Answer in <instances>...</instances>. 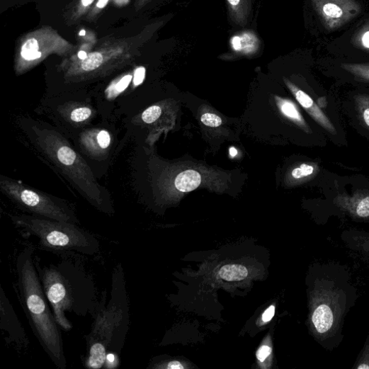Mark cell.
<instances>
[{
	"mask_svg": "<svg viewBox=\"0 0 369 369\" xmlns=\"http://www.w3.org/2000/svg\"><path fill=\"white\" fill-rule=\"evenodd\" d=\"M327 28H337L356 16L361 7L354 0H312Z\"/></svg>",
	"mask_w": 369,
	"mask_h": 369,
	"instance_id": "ba28073f",
	"label": "cell"
},
{
	"mask_svg": "<svg viewBox=\"0 0 369 369\" xmlns=\"http://www.w3.org/2000/svg\"><path fill=\"white\" fill-rule=\"evenodd\" d=\"M86 33V30H81L79 32V35H85Z\"/></svg>",
	"mask_w": 369,
	"mask_h": 369,
	"instance_id": "74e56055",
	"label": "cell"
},
{
	"mask_svg": "<svg viewBox=\"0 0 369 369\" xmlns=\"http://www.w3.org/2000/svg\"><path fill=\"white\" fill-rule=\"evenodd\" d=\"M334 203L354 220L369 221V191L357 190L351 195L339 194Z\"/></svg>",
	"mask_w": 369,
	"mask_h": 369,
	"instance_id": "9c48e42d",
	"label": "cell"
},
{
	"mask_svg": "<svg viewBox=\"0 0 369 369\" xmlns=\"http://www.w3.org/2000/svg\"><path fill=\"white\" fill-rule=\"evenodd\" d=\"M88 57L87 54L85 52L81 51L78 53L79 59L84 60Z\"/></svg>",
	"mask_w": 369,
	"mask_h": 369,
	"instance_id": "d590c367",
	"label": "cell"
},
{
	"mask_svg": "<svg viewBox=\"0 0 369 369\" xmlns=\"http://www.w3.org/2000/svg\"><path fill=\"white\" fill-rule=\"evenodd\" d=\"M200 183V175L197 171L188 170L177 176L175 185L179 191L187 193L196 189Z\"/></svg>",
	"mask_w": 369,
	"mask_h": 369,
	"instance_id": "5bb4252c",
	"label": "cell"
},
{
	"mask_svg": "<svg viewBox=\"0 0 369 369\" xmlns=\"http://www.w3.org/2000/svg\"><path fill=\"white\" fill-rule=\"evenodd\" d=\"M22 57L26 60H35L42 57V53L38 52V44L35 38H30L22 47Z\"/></svg>",
	"mask_w": 369,
	"mask_h": 369,
	"instance_id": "d6986e66",
	"label": "cell"
},
{
	"mask_svg": "<svg viewBox=\"0 0 369 369\" xmlns=\"http://www.w3.org/2000/svg\"><path fill=\"white\" fill-rule=\"evenodd\" d=\"M354 99L358 117L363 126L369 130V96L358 94Z\"/></svg>",
	"mask_w": 369,
	"mask_h": 369,
	"instance_id": "2e32d148",
	"label": "cell"
},
{
	"mask_svg": "<svg viewBox=\"0 0 369 369\" xmlns=\"http://www.w3.org/2000/svg\"><path fill=\"white\" fill-rule=\"evenodd\" d=\"M275 314V307L271 306L268 309H267L262 316V319L263 322H269Z\"/></svg>",
	"mask_w": 369,
	"mask_h": 369,
	"instance_id": "4dcf8cb0",
	"label": "cell"
},
{
	"mask_svg": "<svg viewBox=\"0 0 369 369\" xmlns=\"http://www.w3.org/2000/svg\"><path fill=\"white\" fill-rule=\"evenodd\" d=\"M91 331L86 337L85 365L91 369L113 368L119 364L130 327V305L124 268L118 264L112 274L110 297L100 302Z\"/></svg>",
	"mask_w": 369,
	"mask_h": 369,
	"instance_id": "6da1fadb",
	"label": "cell"
},
{
	"mask_svg": "<svg viewBox=\"0 0 369 369\" xmlns=\"http://www.w3.org/2000/svg\"><path fill=\"white\" fill-rule=\"evenodd\" d=\"M318 106L322 108H325L327 106V101L325 97H321L317 100Z\"/></svg>",
	"mask_w": 369,
	"mask_h": 369,
	"instance_id": "d6a6232c",
	"label": "cell"
},
{
	"mask_svg": "<svg viewBox=\"0 0 369 369\" xmlns=\"http://www.w3.org/2000/svg\"><path fill=\"white\" fill-rule=\"evenodd\" d=\"M318 172L317 163H302L292 171L291 176L295 181H305L314 177Z\"/></svg>",
	"mask_w": 369,
	"mask_h": 369,
	"instance_id": "e0dca14e",
	"label": "cell"
},
{
	"mask_svg": "<svg viewBox=\"0 0 369 369\" xmlns=\"http://www.w3.org/2000/svg\"><path fill=\"white\" fill-rule=\"evenodd\" d=\"M108 3V0H99V1L97 4V7L98 8H103L106 7Z\"/></svg>",
	"mask_w": 369,
	"mask_h": 369,
	"instance_id": "836d02e7",
	"label": "cell"
},
{
	"mask_svg": "<svg viewBox=\"0 0 369 369\" xmlns=\"http://www.w3.org/2000/svg\"><path fill=\"white\" fill-rule=\"evenodd\" d=\"M358 42L364 49L369 50V25L361 30Z\"/></svg>",
	"mask_w": 369,
	"mask_h": 369,
	"instance_id": "484cf974",
	"label": "cell"
},
{
	"mask_svg": "<svg viewBox=\"0 0 369 369\" xmlns=\"http://www.w3.org/2000/svg\"><path fill=\"white\" fill-rule=\"evenodd\" d=\"M166 368L169 369H183L184 366L179 361H171L168 363Z\"/></svg>",
	"mask_w": 369,
	"mask_h": 369,
	"instance_id": "1f68e13d",
	"label": "cell"
},
{
	"mask_svg": "<svg viewBox=\"0 0 369 369\" xmlns=\"http://www.w3.org/2000/svg\"><path fill=\"white\" fill-rule=\"evenodd\" d=\"M1 328L11 339L17 344H24L26 336L14 310L1 288Z\"/></svg>",
	"mask_w": 369,
	"mask_h": 369,
	"instance_id": "8fae6325",
	"label": "cell"
},
{
	"mask_svg": "<svg viewBox=\"0 0 369 369\" xmlns=\"http://www.w3.org/2000/svg\"><path fill=\"white\" fill-rule=\"evenodd\" d=\"M34 257L35 266L55 319L65 332L72 325L66 313L79 317L94 315L99 306L93 278L79 262L62 259L57 264L42 267Z\"/></svg>",
	"mask_w": 369,
	"mask_h": 369,
	"instance_id": "7a4b0ae2",
	"label": "cell"
},
{
	"mask_svg": "<svg viewBox=\"0 0 369 369\" xmlns=\"http://www.w3.org/2000/svg\"><path fill=\"white\" fill-rule=\"evenodd\" d=\"M93 114L92 110L89 107H79L74 109L70 114V119L76 123L87 120Z\"/></svg>",
	"mask_w": 369,
	"mask_h": 369,
	"instance_id": "44dd1931",
	"label": "cell"
},
{
	"mask_svg": "<svg viewBox=\"0 0 369 369\" xmlns=\"http://www.w3.org/2000/svg\"><path fill=\"white\" fill-rule=\"evenodd\" d=\"M161 109L159 106H153L148 108L142 114V118L146 124L150 125L155 122L161 115Z\"/></svg>",
	"mask_w": 369,
	"mask_h": 369,
	"instance_id": "7402d4cb",
	"label": "cell"
},
{
	"mask_svg": "<svg viewBox=\"0 0 369 369\" xmlns=\"http://www.w3.org/2000/svg\"><path fill=\"white\" fill-rule=\"evenodd\" d=\"M200 120L205 126L210 127H217L222 125V120L217 115L208 113L203 114Z\"/></svg>",
	"mask_w": 369,
	"mask_h": 369,
	"instance_id": "cb8c5ba5",
	"label": "cell"
},
{
	"mask_svg": "<svg viewBox=\"0 0 369 369\" xmlns=\"http://www.w3.org/2000/svg\"><path fill=\"white\" fill-rule=\"evenodd\" d=\"M285 81L287 86L289 87L295 96L297 101L317 124L328 133L334 136L337 135V130L333 125V123L329 118L324 114L318 105L307 93L293 85L290 81L285 80Z\"/></svg>",
	"mask_w": 369,
	"mask_h": 369,
	"instance_id": "30bf717a",
	"label": "cell"
},
{
	"mask_svg": "<svg viewBox=\"0 0 369 369\" xmlns=\"http://www.w3.org/2000/svg\"><path fill=\"white\" fill-rule=\"evenodd\" d=\"M94 0H81V4L84 7H88L93 3Z\"/></svg>",
	"mask_w": 369,
	"mask_h": 369,
	"instance_id": "e575fe53",
	"label": "cell"
},
{
	"mask_svg": "<svg viewBox=\"0 0 369 369\" xmlns=\"http://www.w3.org/2000/svg\"><path fill=\"white\" fill-rule=\"evenodd\" d=\"M229 17L236 25L244 27L252 18V0H227Z\"/></svg>",
	"mask_w": 369,
	"mask_h": 369,
	"instance_id": "7c38bea8",
	"label": "cell"
},
{
	"mask_svg": "<svg viewBox=\"0 0 369 369\" xmlns=\"http://www.w3.org/2000/svg\"><path fill=\"white\" fill-rule=\"evenodd\" d=\"M30 245L16 261L20 301L31 330L45 353L59 369H66L67 360L61 328L57 324L40 281Z\"/></svg>",
	"mask_w": 369,
	"mask_h": 369,
	"instance_id": "3957f363",
	"label": "cell"
},
{
	"mask_svg": "<svg viewBox=\"0 0 369 369\" xmlns=\"http://www.w3.org/2000/svg\"><path fill=\"white\" fill-rule=\"evenodd\" d=\"M271 348L268 346H261L257 353V358L260 361H264L265 359L271 354Z\"/></svg>",
	"mask_w": 369,
	"mask_h": 369,
	"instance_id": "f1b7e54d",
	"label": "cell"
},
{
	"mask_svg": "<svg viewBox=\"0 0 369 369\" xmlns=\"http://www.w3.org/2000/svg\"><path fill=\"white\" fill-rule=\"evenodd\" d=\"M344 295L334 284L324 280L314 291L310 319L312 330L320 340L339 331L345 311Z\"/></svg>",
	"mask_w": 369,
	"mask_h": 369,
	"instance_id": "52a82bcc",
	"label": "cell"
},
{
	"mask_svg": "<svg viewBox=\"0 0 369 369\" xmlns=\"http://www.w3.org/2000/svg\"><path fill=\"white\" fill-rule=\"evenodd\" d=\"M103 62V57L101 54L98 52L92 53L83 60L81 67L86 72H91L101 67Z\"/></svg>",
	"mask_w": 369,
	"mask_h": 369,
	"instance_id": "ffe728a7",
	"label": "cell"
},
{
	"mask_svg": "<svg viewBox=\"0 0 369 369\" xmlns=\"http://www.w3.org/2000/svg\"><path fill=\"white\" fill-rule=\"evenodd\" d=\"M145 76V68L140 67L135 71V84L136 86L140 85L142 84V81Z\"/></svg>",
	"mask_w": 369,
	"mask_h": 369,
	"instance_id": "f546056e",
	"label": "cell"
},
{
	"mask_svg": "<svg viewBox=\"0 0 369 369\" xmlns=\"http://www.w3.org/2000/svg\"><path fill=\"white\" fill-rule=\"evenodd\" d=\"M40 149L56 165L92 205L107 215L113 214L112 203L95 179L85 161L57 132L47 129L33 127Z\"/></svg>",
	"mask_w": 369,
	"mask_h": 369,
	"instance_id": "277c9868",
	"label": "cell"
},
{
	"mask_svg": "<svg viewBox=\"0 0 369 369\" xmlns=\"http://www.w3.org/2000/svg\"><path fill=\"white\" fill-rule=\"evenodd\" d=\"M3 193L16 206L25 212L38 217L78 225L72 207L65 200L34 190L13 180L1 177Z\"/></svg>",
	"mask_w": 369,
	"mask_h": 369,
	"instance_id": "8992f818",
	"label": "cell"
},
{
	"mask_svg": "<svg viewBox=\"0 0 369 369\" xmlns=\"http://www.w3.org/2000/svg\"><path fill=\"white\" fill-rule=\"evenodd\" d=\"M237 150L234 148H231L230 149V154L232 157H234L237 154Z\"/></svg>",
	"mask_w": 369,
	"mask_h": 369,
	"instance_id": "8d00e7d4",
	"label": "cell"
},
{
	"mask_svg": "<svg viewBox=\"0 0 369 369\" xmlns=\"http://www.w3.org/2000/svg\"><path fill=\"white\" fill-rule=\"evenodd\" d=\"M97 141L101 149H107L111 142L110 135L106 130H101L97 135Z\"/></svg>",
	"mask_w": 369,
	"mask_h": 369,
	"instance_id": "d4e9b609",
	"label": "cell"
},
{
	"mask_svg": "<svg viewBox=\"0 0 369 369\" xmlns=\"http://www.w3.org/2000/svg\"><path fill=\"white\" fill-rule=\"evenodd\" d=\"M248 269L241 265H227L220 272V278L227 281H239L248 276Z\"/></svg>",
	"mask_w": 369,
	"mask_h": 369,
	"instance_id": "9a60e30c",
	"label": "cell"
},
{
	"mask_svg": "<svg viewBox=\"0 0 369 369\" xmlns=\"http://www.w3.org/2000/svg\"><path fill=\"white\" fill-rule=\"evenodd\" d=\"M356 369H369V336L368 341L365 345L362 353L358 357L356 365Z\"/></svg>",
	"mask_w": 369,
	"mask_h": 369,
	"instance_id": "603a6c76",
	"label": "cell"
},
{
	"mask_svg": "<svg viewBox=\"0 0 369 369\" xmlns=\"http://www.w3.org/2000/svg\"><path fill=\"white\" fill-rule=\"evenodd\" d=\"M132 79V75H127L124 78L121 79L116 86V91L118 92L124 91L131 83Z\"/></svg>",
	"mask_w": 369,
	"mask_h": 369,
	"instance_id": "83f0119b",
	"label": "cell"
},
{
	"mask_svg": "<svg viewBox=\"0 0 369 369\" xmlns=\"http://www.w3.org/2000/svg\"><path fill=\"white\" fill-rule=\"evenodd\" d=\"M357 244L361 251L369 254V236L359 237Z\"/></svg>",
	"mask_w": 369,
	"mask_h": 369,
	"instance_id": "4316f807",
	"label": "cell"
},
{
	"mask_svg": "<svg viewBox=\"0 0 369 369\" xmlns=\"http://www.w3.org/2000/svg\"><path fill=\"white\" fill-rule=\"evenodd\" d=\"M277 103L279 109L285 117L294 121L295 124L302 128L306 132L311 133V130L307 126L305 120L293 102L277 98Z\"/></svg>",
	"mask_w": 369,
	"mask_h": 369,
	"instance_id": "4fadbf2b",
	"label": "cell"
},
{
	"mask_svg": "<svg viewBox=\"0 0 369 369\" xmlns=\"http://www.w3.org/2000/svg\"><path fill=\"white\" fill-rule=\"evenodd\" d=\"M342 68L356 78L369 83V64H344Z\"/></svg>",
	"mask_w": 369,
	"mask_h": 369,
	"instance_id": "ac0fdd59",
	"label": "cell"
},
{
	"mask_svg": "<svg viewBox=\"0 0 369 369\" xmlns=\"http://www.w3.org/2000/svg\"><path fill=\"white\" fill-rule=\"evenodd\" d=\"M11 219L16 227L35 237L45 251L86 256L100 252L99 240L77 225L31 215H12Z\"/></svg>",
	"mask_w": 369,
	"mask_h": 369,
	"instance_id": "5b68a950",
	"label": "cell"
}]
</instances>
